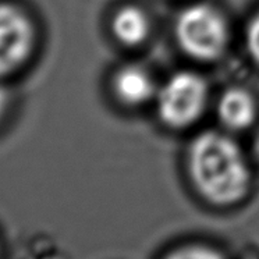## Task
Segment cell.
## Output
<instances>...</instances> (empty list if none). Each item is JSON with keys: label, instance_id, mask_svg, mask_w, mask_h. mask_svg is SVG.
<instances>
[{"label": "cell", "instance_id": "cell-1", "mask_svg": "<svg viewBox=\"0 0 259 259\" xmlns=\"http://www.w3.org/2000/svg\"><path fill=\"white\" fill-rule=\"evenodd\" d=\"M188 170L198 192L222 206L238 202L251 181L241 148L218 131H205L195 137L188 149Z\"/></svg>", "mask_w": 259, "mask_h": 259}, {"label": "cell", "instance_id": "cell-2", "mask_svg": "<svg viewBox=\"0 0 259 259\" xmlns=\"http://www.w3.org/2000/svg\"><path fill=\"white\" fill-rule=\"evenodd\" d=\"M176 38L187 55L198 60H214L229 44V27L216 9L195 3L180 13L176 21Z\"/></svg>", "mask_w": 259, "mask_h": 259}, {"label": "cell", "instance_id": "cell-3", "mask_svg": "<svg viewBox=\"0 0 259 259\" xmlns=\"http://www.w3.org/2000/svg\"><path fill=\"white\" fill-rule=\"evenodd\" d=\"M38 31L29 13L16 2L0 0V79L20 73L34 56Z\"/></svg>", "mask_w": 259, "mask_h": 259}, {"label": "cell", "instance_id": "cell-4", "mask_svg": "<svg viewBox=\"0 0 259 259\" xmlns=\"http://www.w3.org/2000/svg\"><path fill=\"white\" fill-rule=\"evenodd\" d=\"M208 85L205 79L192 73L173 74L156 94L159 117L173 128H183L195 123L206 107Z\"/></svg>", "mask_w": 259, "mask_h": 259}, {"label": "cell", "instance_id": "cell-5", "mask_svg": "<svg viewBox=\"0 0 259 259\" xmlns=\"http://www.w3.org/2000/svg\"><path fill=\"white\" fill-rule=\"evenodd\" d=\"M114 91L118 99L130 106L144 105L158 94L152 75L138 66H127L116 74Z\"/></svg>", "mask_w": 259, "mask_h": 259}, {"label": "cell", "instance_id": "cell-6", "mask_svg": "<svg viewBox=\"0 0 259 259\" xmlns=\"http://www.w3.org/2000/svg\"><path fill=\"white\" fill-rule=\"evenodd\" d=\"M255 102L249 92L240 88L226 91L218 102V116L230 130H244L255 118Z\"/></svg>", "mask_w": 259, "mask_h": 259}, {"label": "cell", "instance_id": "cell-7", "mask_svg": "<svg viewBox=\"0 0 259 259\" xmlns=\"http://www.w3.org/2000/svg\"><path fill=\"white\" fill-rule=\"evenodd\" d=\"M112 29L114 36L127 46H137L147 39L151 23L147 14L138 7L125 6L113 17Z\"/></svg>", "mask_w": 259, "mask_h": 259}, {"label": "cell", "instance_id": "cell-8", "mask_svg": "<svg viewBox=\"0 0 259 259\" xmlns=\"http://www.w3.org/2000/svg\"><path fill=\"white\" fill-rule=\"evenodd\" d=\"M166 259H225L214 249L199 245H192L177 249L176 252L170 253Z\"/></svg>", "mask_w": 259, "mask_h": 259}, {"label": "cell", "instance_id": "cell-9", "mask_svg": "<svg viewBox=\"0 0 259 259\" xmlns=\"http://www.w3.org/2000/svg\"><path fill=\"white\" fill-rule=\"evenodd\" d=\"M245 44L249 55L259 63V12L251 18L245 31Z\"/></svg>", "mask_w": 259, "mask_h": 259}, {"label": "cell", "instance_id": "cell-10", "mask_svg": "<svg viewBox=\"0 0 259 259\" xmlns=\"http://www.w3.org/2000/svg\"><path fill=\"white\" fill-rule=\"evenodd\" d=\"M9 107H10V92L6 85L3 84V81L0 79V123L7 116Z\"/></svg>", "mask_w": 259, "mask_h": 259}]
</instances>
